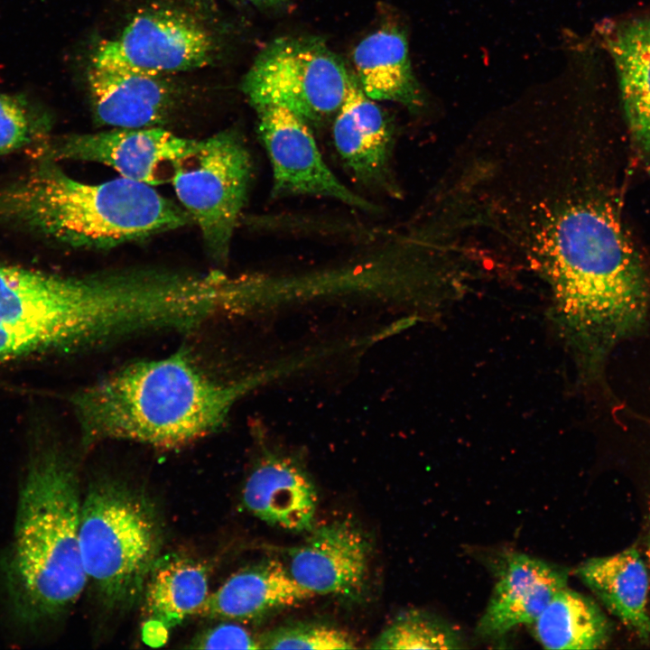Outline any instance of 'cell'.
<instances>
[{"label":"cell","instance_id":"1","mask_svg":"<svg viewBox=\"0 0 650 650\" xmlns=\"http://www.w3.org/2000/svg\"><path fill=\"white\" fill-rule=\"evenodd\" d=\"M532 269L549 286L580 376L599 379L612 351L645 330L650 309L644 265L614 209L562 194L546 214Z\"/></svg>","mask_w":650,"mask_h":650},{"label":"cell","instance_id":"2","mask_svg":"<svg viewBox=\"0 0 650 650\" xmlns=\"http://www.w3.org/2000/svg\"><path fill=\"white\" fill-rule=\"evenodd\" d=\"M255 379L225 383L179 351L130 363L72 397L83 441L176 448L218 429Z\"/></svg>","mask_w":650,"mask_h":650},{"label":"cell","instance_id":"3","mask_svg":"<svg viewBox=\"0 0 650 650\" xmlns=\"http://www.w3.org/2000/svg\"><path fill=\"white\" fill-rule=\"evenodd\" d=\"M80 507L72 465L57 450L35 451L19 484L4 563L8 601L23 624L57 618L88 583L79 549Z\"/></svg>","mask_w":650,"mask_h":650},{"label":"cell","instance_id":"4","mask_svg":"<svg viewBox=\"0 0 650 650\" xmlns=\"http://www.w3.org/2000/svg\"><path fill=\"white\" fill-rule=\"evenodd\" d=\"M129 320L127 292L110 271L67 276L0 262V361L119 339Z\"/></svg>","mask_w":650,"mask_h":650},{"label":"cell","instance_id":"5","mask_svg":"<svg viewBox=\"0 0 650 650\" xmlns=\"http://www.w3.org/2000/svg\"><path fill=\"white\" fill-rule=\"evenodd\" d=\"M8 197L21 218L76 247L110 249L192 222L153 186L124 177L84 183L51 164Z\"/></svg>","mask_w":650,"mask_h":650},{"label":"cell","instance_id":"6","mask_svg":"<svg viewBox=\"0 0 650 650\" xmlns=\"http://www.w3.org/2000/svg\"><path fill=\"white\" fill-rule=\"evenodd\" d=\"M79 537L88 582L101 603L112 610L132 607L160 558L162 532L152 505L122 483H96L81 500Z\"/></svg>","mask_w":650,"mask_h":650},{"label":"cell","instance_id":"7","mask_svg":"<svg viewBox=\"0 0 650 650\" xmlns=\"http://www.w3.org/2000/svg\"><path fill=\"white\" fill-rule=\"evenodd\" d=\"M350 78L341 59L320 39L283 36L258 53L241 88L255 108L278 106L318 123L338 112Z\"/></svg>","mask_w":650,"mask_h":650},{"label":"cell","instance_id":"8","mask_svg":"<svg viewBox=\"0 0 650 650\" xmlns=\"http://www.w3.org/2000/svg\"><path fill=\"white\" fill-rule=\"evenodd\" d=\"M251 176L252 160L243 139L237 131L224 130L200 140L172 180L181 207L218 263L228 259Z\"/></svg>","mask_w":650,"mask_h":650},{"label":"cell","instance_id":"9","mask_svg":"<svg viewBox=\"0 0 650 650\" xmlns=\"http://www.w3.org/2000/svg\"><path fill=\"white\" fill-rule=\"evenodd\" d=\"M216 52L214 36L198 19L155 7L135 14L117 37L101 41L91 65L168 76L203 68Z\"/></svg>","mask_w":650,"mask_h":650},{"label":"cell","instance_id":"10","mask_svg":"<svg viewBox=\"0 0 650 650\" xmlns=\"http://www.w3.org/2000/svg\"><path fill=\"white\" fill-rule=\"evenodd\" d=\"M257 131L273 172L274 197H326L366 211L376 207L345 186L325 162L307 122L278 106L255 107Z\"/></svg>","mask_w":650,"mask_h":650},{"label":"cell","instance_id":"11","mask_svg":"<svg viewBox=\"0 0 650 650\" xmlns=\"http://www.w3.org/2000/svg\"><path fill=\"white\" fill-rule=\"evenodd\" d=\"M200 144V140L181 137L162 126L112 128L64 137L52 152L61 158L102 163L121 177L156 186L172 181L177 167Z\"/></svg>","mask_w":650,"mask_h":650},{"label":"cell","instance_id":"12","mask_svg":"<svg viewBox=\"0 0 650 650\" xmlns=\"http://www.w3.org/2000/svg\"><path fill=\"white\" fill-rule=\"evenodd\" d=\"M303 543L288 551L293 580L315 595L355 599L364 590L370 544L349 520H336L311 528Z\"/></svg>","mask_w":650,"mask_h":650},{"label":"cell","instance_id":"13","mask_svg":"<svg viewBox=\"0 0 650 650\" xmlns=\"http://www.w3.org/2000/svg\"><path fill=\"white\" fill-rule=\"evenodd\" d=\"M334 146L343 164L361 184L394 194L391 169L394 132L388 117L351 75L348 89L336 113Z\"/></svg>","mask_w":650,"mask_h":650},{"label":"cell","instance_id":"14","mask_svg":"<svg viewBox=\"0 0 650 650\" xmlns=\"http://www.w3.org/2000/svg\"><path fill=\"white\" fill-rule=\"evenodd\" d=\"M88 88L95 123L112 128L162 126L179 101L168 76L93 65Z\"/></svg>","mask_w":650,"mask_h":650},{"label":"cell","instance_id":"15","mask_svg":"<svg viewBox=\"0 0 650 650\" xmlns=\"http://www.w3.org/2000/svg\"><path fill=\"white\" fill-rule=\"evenodd\" d=\"M567 584L568 572L562 567L520 552L506 554L477 634L495 638L517 626L533 624Z\"/></svg>","mask_w":650,"mask_h":650},{"label":"cell","instance_id":"16","mask_svg":"<svg viewBox=\"0 0 650 650\" xmlns=\"http://www.w3.org/2000/svg\"><path fill=\"white\" fill-rule=\"evenodd\" d=\"M246 508L260 520L292 532H309L317 509L315 487L290 458L266 452L242 490Z\"/></svg>","mask_w":650,"mask_h":650},{"label":"cell","instance_id":"17","mask_svg":"<svg viewBox=\"0 0 650 650\" xmlns=\"http://www.w3.org/2000/svg\"><path fill=\"white\" fill-rule=\"evenodd\" d=\"M312 597L282 562L267 560L232 574L209 593L197 615L209 619L248 621Z\"/></svg>","mask_w":650,"mask_h":650},{"label":"cell","instance_id":"18","mask_svg":"<svg viewBox=\"0 0 650 650\" xmlns=\"http://www.w3.org/2000/svg\"><path fill=\"white\" fill-rule=\"evenodd\" d=\"M605 607L643 641L650 639V572L636 546L590 558L575 571Z\"/></svg>","mask_w":650,"mask_h":650},{"label":"cell","instance_id":"19","mask_svg":"<svg viewBox=\"0 0 650 650\" xmlns=\"http://www.w3.org/2000/svg\"><path fill=\"white\" fill-rule=\"evenodd\" d=\"M356 79L373 100L400 103L411 110L424 104L422 88L413 71L404 33L395 27L381 28L365 37L353 51Z\"/></svg>","mask_w":650,"mask_h":650},{"label":"cell","instance_id":"20","mask_svg":"<svg viewBox=\"0 0 650 650\" xmlns=\"http://www.w3.org/2000/svg\"><path fill=\"white\" fill-rule=\"evenodd\" d=\"M636 146L650 157V18L623 23L607 37Z\"/></svg>","mask_w":650,"mask_h":650},{"label":"cell","instance_id":"21","mask_svg":"<svg viewBox=\"0 0 650 650\" xmlns=\"http://www.w3.org/2000/svg\"><path fill=\"white\" fill-rule=\"evenodd\" d=\"M209 595L206 566L191 558L170 556L159 558L142 597L150 626L167 629L197 615Z\"/></svg>","mask_w":650,"mask_h":650},{"label":"cell","instance_id":"22","mask_svg":"<svg viewBox=\"0 0 650 650\" xmlns=\"http://www.w3.org/2000/svg\"><path fill=\"white\" fill-rule=\"evenodd\" d=\"M532 625L535 639L547 649H599L611 635L610 624L597 603L568 585Z\"/></svg>","mask_w":650,"mask_h":650},{"label":"cell","instance_id":"23","mask_svg":"<svg viewBox=\"0 0 650 650\" xmlns=\"http://www.w3.org/2000/svg\"><path fill=\"white\" fill-rule=\"evenodd\" d=\"M375 649H460L462 638L446 621L434 616L411 612L391 623L374 640Z\"/></svg>","mask_w":650,"mask_h":650},{"label":"cell","instance_id":"24","mask_svg":"<svg viewBox=\"0 0 650 650\" xmlns=\"http://www.w3.org/2000/svg\"><path fill=\"white\" fill-rule=\"evenodd\" d=\"M262 649H353L351 636L338 627L320 623H294L260 636Z\"/></svg>","mask_w":650,"mask_h":650},{"label":"cell","instance_id":"25","mask_svg":"<svg viewBox=\"0 0 650 650\" xmlns=\"http://www.w3.org/2000/svg\"><path fill=\"white\" fill-rule=\"evenodd\" d=\"M196 649H262L260 636L236 623L223 622L203 630L191 641Z\"/></svg>","mask_w":650,"mask_h":650},{"label":"cell","instance_id":"26","mask_svg":"<svg viewBox=\"0 0 650 650\" xmlns=\"http://www.w3.org/2000/svg\"><path fill=\"white\" fill-rule=\"evenodd\" d=\"M29 135V119L22 102L0 94V153L23 144Z\"/></svg>","mask_w":650,"mask_h":650},{"label":"cell","instance_id":"27","mask_svg":"<svg viewBox=\"0 0 650 650\" xmlns=\"http://www.w3.org/2000/svg\"><path fill=\"white\" fill-rule=\"evenodd\" d=\"M258 7L274 8L284 5L288 0H246Z\"/></svg>","mask_w":650,"mask_h":650},{"label":"cell","instance_id":"28","mask_svg":"<svg viewBox=\"0 0 650 650\" xmlns=\"http://www.w3.org/2000/svg\"><path fill=\"white\" fill-rule=\"evenodd\" d=\"M642 553L650 572V511L648 518V531L646 534L645 549L642 551Z\"/></svg>","mask_w":650,"mask_h":650}]
</instances>
